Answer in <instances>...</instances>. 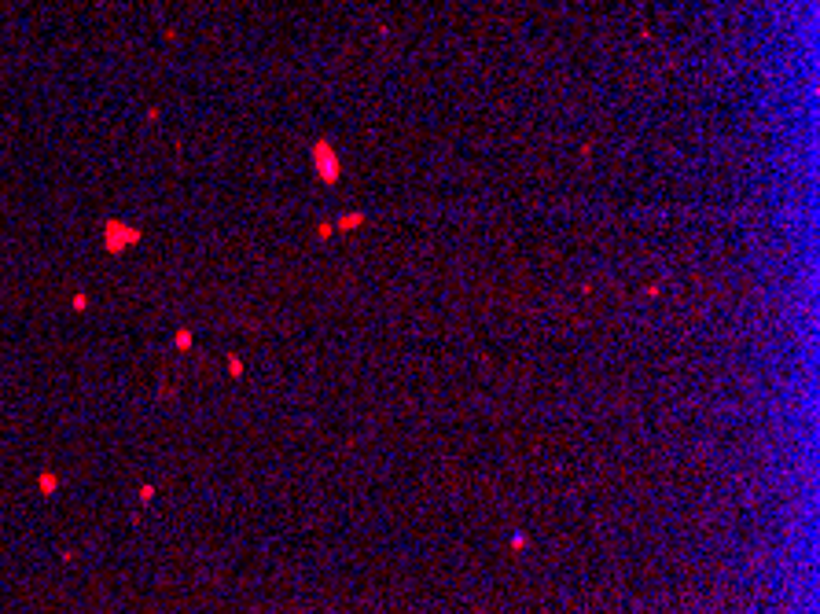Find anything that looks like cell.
I'll return each mask as SVG.
<instances>
[{
	"mask_svg": "<svg viewBox=\"0 0 820 614\" xmlns=\"http://www.w3.org/2000/svg\"><path fill=\"white\" fill-rule=\"evenodd\" d=\"M316 159H320V173L335 177V162H331V147L328 144H316Z\"/></svg>",
	"mask_w": 820,
	"mask_h": 614,
	"instance_id": "6da1fadb",
	"label": "cell"
},
{
	"mask_svg": "<svg viewBox=\"0 0 820 614\" xmlns=\"http://www.w3.org/2000/svg\"><path fill=\"white\" fill-rule=\"evenodd\" d=\"M41 490H45V493H52V490H56V478H52V475H45V478H41Z\"/></svg>",
	"mask_w": 820,
	"mask_h": 614,
	"instance_id": "7a4b0ae2",
	"label": "cell"
}]
</instances>
